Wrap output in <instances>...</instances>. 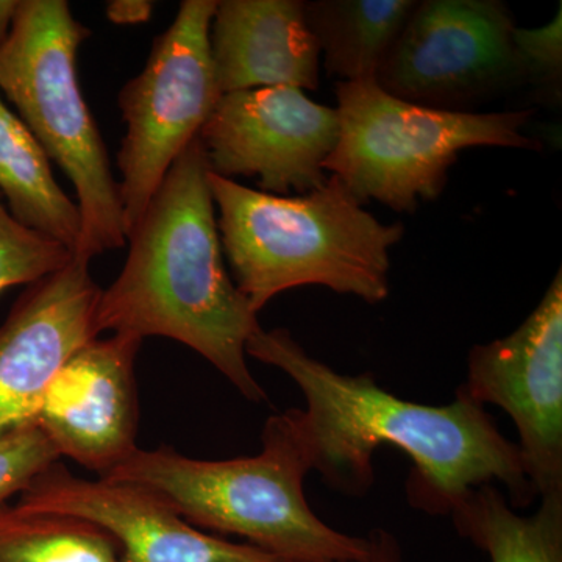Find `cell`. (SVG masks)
<instances>
[{
  "instance_id": "cell-5",
  "label": "cell",
  "mask_w": 562,
  "mask_h": 562,
  "mask_svg": "<svg viewBox=\"0 0 562 562\" xmlns=\"http://www.w3.org/2000/svg\"><path fill=\"white\" fill-rule=\"evenodd\" d=\"M90 36L65 0H20L0 44V92L72 183L80 213L76 257L91 262L127 241L120 184L77 76V54Z\"/></svg>"
},
{
  "instance_id": "cell-15",
  "label": "cell",
  "mask_w": 562,
  "mask_h": 562,
  "mask_svg": "<svg viewBox=\"0 0 562 562\" xmlns=\"http://www.w3.org/2000/svg\"><path fill=\"white\" fill-rule=\"evenodd\" d=\"M416 5L414 0L303 2L328 76L346 83L376 80Z\"/></svg>"
},
{
  "instance_id": "cell-10",
  "label": "cell",
  "mask_w": 562,
  "mask_h": 562,
  "mask_svg": "<svg viewBox=\"0 0 562 562\" xmlns=\"http://www.w3.org/2000/svg\"><path fill=\"white\" fill-rule=\"evenodd\" d=\"M338 138V111L292 87L221 95L198 135L211 172L258 177L261 191L276 195L324 187Z\"/></svg>"
},
{
  "instance_id": "cell-21",
  "label": "cell",
  "mask_w": 562,
  "mask_h": 562,
  "mask_svg": "<svg viewBox=\"0 0 562 562\" xmlns=\"http://www.w3.org/2000/svg\"><path fill=\"white\" fill-rule=\"evenodd\" d=\"M561 5L557 16L539 29L514 31V44L522 63L527 83L536 85L543 92L560 98L562 72V20Z\"/></svg>"
},
{
  "instance_id": "cell-17",
  "label": "cell",
  "mask_w": 562,
  "mask_h": 562,
  "mask_svg": "<svg viewBox=\"0 0 562 562\" xmlns=\"http://www.w3.org/2000/svg\"><path fill=\"white\" fill-rule=\"evenodd\" d=\"M461 538L491 562H562V494L520 516L495 484L473 487L449 514Z\"/></svg>"
},
{
  "instance_id": "cell-13",
  "label": "cell",
  "mask_w": 562,
  "mask_h": 562,
  "mask_svg": "<svg viewBox=\"0 0 562 562\" xmlns=\"http://www.w3.org/2000/svg\"><path fill=\"white\" fill-rule=\"evenodd\" d=\"M102 288L90 261L74 257L29 284L0 325V438L35 424L47 387L66 361L98 338Z\"/></svg>"
},
{
  "instance_id": "cell-9",
  "label": "cell",
  "mask_w": 562,
  "mask_h": 562,
  "mask_svg": "<svg viewBox=\"0 0 562 562\" xmlns=\"http://www.w3.org/2000/svg\"><path fill=\"white\" fill-rule=\"evenodd\" d=\"M458 390L512 417L538 497L562 494V271L517 330L472 347Z\"/></svg>"
},
{
  "instance_id": "cell-22",
  "label": "cell",
  "mask_w": 562,
  "mask_h": 562,
  "mask_svg": "<svg viewBox=\"0 0 562 562\" xmlns=\"http://www.w3.org/2000/svg\"><path fill=\"white\" fill-rule=\"evenodd\" d=\"M368 549L364 557L353 562H406L398 539L384 528H373L366 536Z\"/></svg>"
},
{
  "instance_id": "cell-14",
  "label": "cell",
  "mask_w": 562,
  "mask_h": 562,
  "mask_svg": "<svg viewBox=\"0 0 562 562\" xmlns=\"http://www.w3.org/2000/svg\"><path fill=\"white\" fill-rule=\"evenodd\" d=\"M221 94L292 87L317 90L321 50L301 0H222L210 27Z\"/></svg>"
},
{
  "instance_id": "cell-11",
  "label": "cell",
  "mask_w": 562,
  "mask_h": 562,
  "mask_svg": "<svg viewBox=\"0 0 562 562\" xmlns=\"http://www.w3.org/2000/svg\"><path fill=\"white\" fill-rule=\"evenodd\" d=\"M16 505L95 525L116 543L121 562H283L250 543L199 530L146 487L81 479L60 462L36 476Z\"/></svg>"
},
{
  "instance_id": "cell-20",
  "label": "cell",
  "mask_w": 562,
  "mask_h": 562,
  "mask_svg": "<svg viewBox=\"0 0 562 562\" xmlns=\"http://www.w3.org/2000/svg\"><path fill=\"white\" fill-rule=\"evenodd\" d=\"M60 461V454L49 439L32 424L0 438V506L31 486L33 480L52 464Z\"/></svg>"
},
{
  "instance_id": "cell-4",
  "label": "cell",
  "mask_w": 562,
  "mask_h": 562,
  "mask_svg": "<svg viewBox=\"0 0 562 562\" xmlns=\"http://www.w3.org/2000/svg\"><path fill=\"white\" fill-rule=\"evenodd\" d=\"M255 457L195 460L171 447L138 449L99 479L138 484L194 527L235 535L283 562H353L368 541L335 530L306 501L313 471L295 408L266 422Z\"/></svg>"
},
{
  "instance_id": "cell-12",
  "label": "cell",
  "mask_w": 562,
  "mask_h": 562,
  "mask_svg": "<svg viewBox=\"0 0 562 562\" xmlns=\"http://www.w3.org/2000/svg\"><path fill=\"white\" fill-rule=\"evenodd\" d=\"M140 346L138 336H98L54 376L35 424L60 458L105 476L139 449L135 361Z\"/></svg>"
},
{
  "instance_id": "cell-3",
  "label": "cell",
  "mask_w": 562,
  "mask_h": 562,
  "mask_svg": "<svg viewBox=\"0 0 562 562\" xmlns=\"http://www.w3.org/2000/svg\"><path fill=\"white\" fill-rule=\"evenodd\" d=\"M222 250L258 314L292 288L325 286L376 305L390 295V250L405 235L362 209L336 176L303 195L251 190L210 171Z\"/></svg>"
},
{
  "instance_id": "cell-6",
  "label": "cell",
  "mask_w": 562,
  "mask_h": 562,
  "mask_svg": "<svg viewBox=\"0 0 562 562\" xmlns=\"http://www.w3.org/2000/svg\"><path fill=\"white\" fill-rule=\"evenodd\" d=\"M339 138L325 171L358 202L379 201L398 213L442 194L461 150L539 149L522 128L531 110L473 113L431 109L384 91L375 80L339 81Z\"/></svg>"
},
{
  "instance_id": "cell-7",
  "label": "cell",
  "mask_w": 562,
  "mask_h": 562,
  "mask_svg": "<svg viewBox=\"0 0 562 562\" xmlns=\"http://www.w3.org/2000/svg\"><path fill=\"white\" fill-rule=\"evenodd\" d=\"M216 9V0H183L171 27L151 44L143 72L120 92L125 135L117 184L125 238L220 102L210 50Z\"/></svg>"
},
{
  "instance_id": "cell-8",
  "label": "cell",
  "mask_w": 562,
  "mask_h": 562,
  "mask_svg": "<svg viewBox=\"0 0 562 562\" xmlns=\"http://www.w3.org/2000/svg\"><path fill=\"white\" fill-rule=\"evenodd\" d=\"M514 31L498 0L417 2L375 81L406 102L468 111L527 83Z\"/></svg>"
},
{
  "instance_id": "cell-24",
  "label": "cell",
  "mask_w": 562,
  "mask_h": 562,
  "mask_svg": "<svg viewBox=\"0 0 562 562\" xmlns=\"http://www.w3.org/2000/svg\"><path fill=\"white\" fill-rule=\"evenodd\" d=\"M18 9L20 0H0V44L9 36Z\"/></svg>"
},
{
  "instance_id": "cell-23",
  "label": "cell",
  "mask_w": 562,
  "mask_h": 562,
  "mask_svg": "<svg viewBox=\"0 0 562 562\" xmlns=\"http://www.w3.org/2000/svg\"><path fill=\"white\" fill-rule=\"evenodd\" d=\"M155 3L149 0H111L106 3V18L116 25L144 24L150 20Z\"/></svg>"
},
{
  "instance_id": "cell-1",
  "label": "cell",
  "mask_w": 562,
  "mask_h": 562,
  "mask_svg": "<svg viewBox=\"0 0 562 562\" xmlns=\"http://www.w3.org/2000/svg\"><path fill=\"white\" fill-rule=\"evenodd\" d=\"M246 353L280 369L301 387L306 408L295 413L312 469L347 497L371 492L373 454L383 446L412 458L406 494L422 512L450 514L483 484H503L514 509L528 508L538 497L517 443L460 390L449 405L403 401L380 387L371 372L346 375L316 360L284 328H258Z\"/></svg>"
},
{
  "instance_id": "cell-19",
  "label": "cell",
  "mask_w": 562,
  "mask_h": 562,
  "mask_svg": "<svg viewBox=\"0 0 562 562\" xmlns=\"http://www.w3.org/2000/svg\"><path fill=\"white\" fill-rule=\"evenodd\" d=\"M68 246L25 227L11 216L0 195V292L60 271L74 260Z\"/></svg>"
},
{
  "instance_id": "cell-18",
  "label": "cell",
  "mask_w": 562,
  "mask_h": 562,
  "mask_svg": "<svg viewBox=\"0 0 562 562\" xmlns=\"http://www.w3.org/2000/svg\"><path fill=\"white\" fill-rule=\"evenodd\" d=\"M0 562H121L113 539L85 520L0 506Z\"/></svg>"
},
{
  "instance_id": "cell-16",
  "label": "cell",
  "mask_w": 562,
  "mask_h": 562,
  "mask_svg": "<svg viewBox=\"0 0 562 562\" xmlns=\"http://www.w3.org/2000/svg\"><path fill=\"white\" fill-rule=\"evenodd\" d=\"M0 195L25 227L57 239L76 255L80 213L52 173L49 158L0 94Z\"/></svg>"
},
{
  "instance_id": "cell-2",
  "label": "cell",
  "mask_w": 562,
  "mask_h": 562,
  "mask_svg": "<svg viewBox=\"0 0 562 562\" xmlns=\"http://www.w3.org/2000/svg\"><path fill=\"white\" fill-rule=\"evenodd\" d=\"M210 168L198 138L165 177L127 235V260L101 291L94 327L120 335L161 336L198 351L247 401L268 394L247 364V341L258 328L225 268Z\"/></svg>"
}]
</instances>
